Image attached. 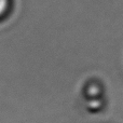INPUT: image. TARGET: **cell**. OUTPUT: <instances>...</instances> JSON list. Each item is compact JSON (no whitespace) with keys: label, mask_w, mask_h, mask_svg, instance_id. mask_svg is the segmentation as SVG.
Wrapping results in <instances>:
<instances>
[{"label":"cell","mask_w":123,"mask_h":123,"mask_svg":"<svg viewBox=\"0 0 123 123\" xmlns=\"http://www.w3.org/2000/svg\"><path fill=\"white\" fill-rule=\"evenodd\" d=\"M11 8V0H0V18L8 14Z\"/></svg>","instance_id":"obj_1"}]
</instances>
